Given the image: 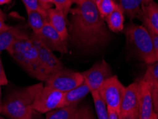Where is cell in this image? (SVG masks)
Wrapping results in <instances>:
<instances>
[{"label":"cell","mask_w":158,"mask_h":119,"mask_svg":"<svg viewBox=\"0 0 158 119\" xmlns=\"http://www.w3.org/2000/svg\"><path fill=\"white\" fill-rule=\"evenodd\" d=\"M71 12V39L76 46L91 49L108 41L109 34L96 0H81Z\"/></svg>","instance_id":"cell-1"},{"label":"cell","mask_w":158,"mask_h":119,"mask_svg":"<svg viewBox=\"0 0 158 119\" xmlns=\"http://www.w3.org/2000/svg\"><path fill=\"white\" fill-rule=\"evenodd\" d=\"M42 83L15 91L2 104V114L9 119H22L34 112V104L42 90Z\"/></svg>","instance_id":"cell-2"},{"label":"cell","mask_w":158,"mask_h":119,"mask_svg":"<svg viewBox=\"0 0 158 119\" xmlns=\"http://www.w3.org/2000/svg\"><path fill=\"white\" fill-rule=\"evenodd\" d=\"M7 51L30 76L44 82L47 80L48 76L41 66L38 52L31 38L16 41Z\"/></svg>","instance_id":"cell-3"},{"label":"cell","mask_w":158,"mask_h":119,"mask_svg":"<svg viewBox=\"0 0 158 119\" xmlns=\"http://www.w3.org/2000/svg\"><path fill=\"white\" fill-rule=\"evenodd\" d=\"M125 34L127 39L143 62L148 65L157 62L152 39L149 32L143 25L131 23L125 28Z\"/></svg>","instance_id":"cell-4"},{"label":"cell","mask_w":158,"mask_h":119,"mask_svg":"<svg viewBox=\"0 0 158 119\" xmlns=\"http://www.w3.org/2000/svg\"><path fill=\"white\" fill-rule=\"evenodd\" d=\"M125 90V87L118 77L112 76L101 85L98 92L107 108L113 109L119 113Z\"/></svg>","instance_id":"cell-5"},{"label":"cell","mask_w":158,"mask_h":119,"mask_svg":"<svg viewBox=\"0 0 158 119\" xmlns=\"http://www.w3.org/2000/svg\"><path fill=\"white\" fill-rule=\"evenodd\" d=\"M84 81L81 73L63 69L51 75L45 81L46 86L66 93L77 87Z\"/></svg>","instance_id":"cell-6"},{"label":"cell","mask_w":158,"mask_h":119,"mask_svg":"<svg viewBox=\"0 0 158 119\" xmlns=\"http://www.w3.org/2000/svg\"><path fill=\"white\" fill-rule=\"evenodd\" d=\"M65 93L44 86L37 96L33 108L39 113H45L64 107Z\"/></svg>","instance_id":"cell-7"},{"label":"cell","mask_w":158,"mask_h":119,"mask_svg":"<svg viewBox=\"0 0 158 119\" xmlns=\"http://www.w3.org/2000/svg\"><path fill=\"white\" fill-rule=\"evenodd\" d=\"M90 91H98L107 79L112 76V71L105 60L97 62L91 68L81 73Z\"/></svg>","instance_id":"cell-8"},{"label":"cell","mask_w":158,"mask_h":119,"mask_svg":"<svg viewBox=\"0 0 158 119\" xmlns=\"http://www.w3.org/2000/svg\"><path fill=\"white\" fill-rule=\"evenodd\" d=\"M30 38L36 48L41 66H42L48 78L56 72L64 69L61 61L56 57L53 51L44 45L34 34H32Z\"/></svg>","instance_id":"cell-9"},{"label":"cell","mask_w":158,"mask_h":119,"mask_svg":"<svg viewBox=\"0 0 158 119\" xmlns=\"http://www.w3.org/2000/svg\"><path fill=\"white\" fill-rule=\"evenodd\" d=\"M33 34L52 51H56L61 53L67 52L66 41L62 39L49 23H46L38 33Z\"/></svg>","instance_id":"cell-10"},{"label":"cell","mask_w":158,"mask_h":119,"mask_svg":"<svg viewBox=\"0 0 158 119\" xmlns=\"http://www.w3.org/2000/svg\"><path fill=\"white\" fill-rule=\"evenodd\" d=\"M140 106V84L134 82L125 87V93L120 105L119 116L139 112Z\"/></svg>","instance_id":"cell-11"},{"label":"cell","mask_w":158,"mask_h":119,"mask_svg":"<svg viewBox=\"0 0 158 119\" xmlns=\"http://www.w3.org/2000/svg\"><path fill=\"white\" fill-rule=\"evenodd\" d=\"M140 84V106L138 119H150L155 112L152 92L148 81L145 78L142 79Z\"/></svg>","instance_id":"cell-12"},{"label":"cell","mask_w":158,"mask_h":119,"mask_svg":"<svg viewBox=\"0 0 158 119\" xmlns=\"http://www.w3.org/2000/svg\"><path fill=\"white\" fill-rule=\"evenodd\" d=\"M48 17V23L60 34L64 40L66 41L69 37V34L67 29L66 18L64 14L57 10L56 9L51 8L47 10Z\"/></svg>","instance_id":"cell-13"},{"label":"cell","mask_w":158,"mask_h":119,"mask_svg":"<svg viewBox=\"0 0 158 119\" xmlns=\"http://www.w3.org/2000/svg\"><path fill=\"white\" fill-rule=\"evenodd\" d=\"M29 38L26 32L19 27H11L9 29L0 32V52L7 51L16 41L22 39Z\"/></svg>","instance_id":"cell-14"},{"label":"cell","mask_w":158,"mask_h":119,"mask_svg":"<svg viewBox=\"0 0 158 119\" xmlns=\"http://www.w3.org/2000/svg\"><path fill=\"white\" fill-rule=\"evenodd\" d=\"M143 78L149 83L152 96L154 111L158 113V61L148 66Z\"/></svg>","instance_id":"cell-15"},{"label":"cell","mask_w":158,"mask_h":119,"mask_svg":"<svg viewBox=\"0 0 158 119\" xmlns=\"http://www.w3.org/2000/svg\"><path fill=\"white\" fill-rule=\"evenodd\" d=\"M90 92L91 93L89 86L83 81V82L77 87L65 93L64 107L78 104V103L86 96Z\"/></svg>","instance_id":"cell-16"},{"label":"cell","mask_w":158,"mask_h":119,"mask_svg":"<svg viewBox=\"0 0 158 119\" xmlns=\"http://www.w3.org/2000/svg\"><path fill=\"white\" fill-rule=\"evenodd\" d=\"M148 0H119V5L123 12L131 20L135 18L140 19L143 11L141 6Z\"/></svg>","instance_id":"cell-17"},{"label":"cell","mask_w":158,"mask_h":119,"mask_svg":"<svg viewBox=\"0 0 158 119\" xmlns=\"http://www.w3.org/2000/svg\"><path fill=\"white\" fill-rule=\"evenodd\" d=\"M28 23L33 31L34 34L38 33L44 27L46 23H48L47 12H41L38 11L27 10Z\"/></svg>","instance_id":"cell-18"},{"label":"cell","mask_w":158,"mask_h":119,"mask_svg":"<svg viewBox=\"0 0 158 119\" xmlns=\"http://www.w3.org/2000/svg\"><path fill=\"white\" fill-rule=\"evenodd\" d=\"M106 19L110 31L113 32L123 31L124 29V12L119 4H117L115 10Z\"/></svg>","instance_id":"cell-19"},{"label":"cell","mask_w":158,"mask_h":119,"mask_svg":"<svg viewBox=\"0 0 158 119\" xmlns=\"http://www.w3.org/2000/svg\"><path fill=\"white\" fill-rule=\"evenodd\" d=\"M141 9L150 24L158 32V4L154 0H148L142 5Z\"/></svg>","instance_id":"cell-20"},{"label":"cell","mask_w":158,"mask_h":119,"mask_svg":"<svg viewBox=\"0 0 158 119\" xmlns=\"http://www.w3.org/2000/svg\"><path fill=\"white\" fill-rule=\"evenodd\" d=\"M78 109L77 104L62 107L46 113V119H71L76 115Z\"/></svg>","instance_id":"cell-21"},{"label":"cell","mask_w":158,"mask_h":119,"mask_svg":"<svg viewBox=\"0 0 158 119\" xmlns=\"http://www.w3.org/2000/svg\"><path fill=\"white\" fill-rule=\"evenodd\" d=\"M93 99H94L95 108L98 119H108V110L105 103L101 99L98 91L91 92Z\"/></svg>","instance_id":"cell-22"},{"label":"cell","mask_w":158,"mask_h":119,"mask_svg":"<svg viewBox=\"0 0 158 119\" xmlns=\"http://www.w3.org/2000/svg\"><path fill=\"white\" fill-rule=\"evenodd\" d=\"M114 0H96V5L103 18L108 17L117 6Z\"/></svg>","instance_id":"cell-23"},{"label":"cell","mask_w":158,"mask_h":119,"mask_svg":"<svg viewBox=\"0 0 158 119\" xmlns=\"http://www.w3.org/2000/svg\"><path fill=\"white\" fill-rule=\"evenodd\" d=\"M140 19L143 22V26L145 27L147 30L149 32V34L151 36V39H152L153 46H154L155 53H156L157 59H158V32L153 29L152 26L150 24V23L148 22L147 19L145 17V16L143 15V14L142 15Z\"/></svg>","instance_id":"cell-24"},{"label":"cell","mask_w":158,"mask_h":119,"mask_svg":"<svg viewBox=\"0 0 158 119\" xmlns=\"http://www.w3.org/2000/svg\"><path fill=\"white\" fill-rule=\"evenodd\" d=\"M53 2L56 9L64 14L66 18L71 10L72 4H73V0H53Z\"/></svg>","instance_id":"cell-25"},{"label":"cell","mask_w":158,"mask_h":119,"mask_svg":"<svg viewBox=\"0 0 158 119\" xmlns=\"http://www.w3.org/2000/svg\"><path fill=\"white\" fill-rule=\"evenodd\" d=\"M22 1L24 3L27 10L38 11L44 13L47 12V11L42 7L39 0H22Z\"/></svg>","instance_id":"cell-26"},{"label":"cell","mask_w":158,"mask_h":119,"mask_svg":"<svg viewBox=\"0 0 158 119\" xmlns=\"http://www.w3.org/2000/svg\"><path fill=\"white\" fill-rule=\"evenodd\" d=\"M71 119H94L90 111L86 108H79L75 116Z\"/></svg>","instance_id":"cell-27"},{"label":"cell","mask_w":158,"mask_h":119,"mask_svg":"<svg viewBox=\"0 0 158 119\" xmlns=\"http://www.w3.org/2000/svg\"><path fill=\"white\" fill-rule=\"evenodd\" d=\"M8 83V80L6 78L5 71L4 70L3 64H2L1 57H0V86H4Z\"/></svg>","instance_id":"cell-28"},{"label":"cell","mask_w":158,"mask_h":119,"mask_svg":"<svg viewBox=\"0 0 158 119\" xmlns=\"http://www.w3.org/2000/svg\"><path fill=\"white\" fill-rule=\"evenodd\" d=\"M139 112H132L125 115L119 116V119H138Z\"/></svg>","instance_id":"cell-29"},{"label":"cell","mask_w":158,"mask_h":119,"mask_svg":"<svg viewBox=\"0 0 158 119\" xmlns=\"http://www.w3.org/2000/svg\"><path fill=\"white\" fill-rule=\"evenodd\" d=\"M39 2H40L42 7L46 11L52 8V6L53 5V0H39Z\"/></svg>","instance_id":"cell-30"},{"label":"cell","mask_w":158,"mask_h":119,"mask_svg":"<svg viewBox=\"0 0 158 119\" xmlns=\"http://www.w3.org/2000/svg\"><path fill=\"white\" fill-rule=\"evenodd\" d=\"M108 114V119H119V113L113 109L107 108Z\"/></svg>","instance_id":"cell-31"},{"label":"cell","mask_w":158,"mask_h":119,"mask_svg":"<svg viewBox=\"0 0 158 119\" xmlns=\"http://www.w3.org/2000/svg\"><path fill=\"white\" fill-rule=\"evenodd\" d=\"M10 27H11L10 26H9L6 24L4 19H0V32L5 31V30H7Z\"/></svg>","instance_id":"cell-32"},{"label":"cell","mask_w":158,"mask_h":119,"mask_svg":"<svg viewBox=\"0 0 158 119\" xmlns=\"http://www.w3.org/2000/svg\"><path fill=\"white\" fill-rule=\"evenodd\" d=\"M2 91H1V86H0V113H2Z\"/></svg>","instance_id":"cell-33"},{"label":"cell","mask_w":158,"mask_h":119,"mask_svg":"<svg viewBox=\"0 0 158 119\" xmlns=\"http://www.w3.org/2000/svg\"><path fill=\"white\" fill-rule=\"evenodd\" d=\"M33 113H34V112H31V113H29L27 116H26L24 118H22V119H32V116H33Z\"/></svg>","instance_id":"cell-34"},{"label":"cell","mask_w":158,"mask_h":119,"mask_svg":"<svg viewBox=\"0 0 158 119\" xmlns=\"http://www.w3.org/2000/svg\"><path fill=\"white\" fill-rule=\"evenodd\" d=\"M9 2H11V0H0V5L8 4Z\"/></svg>","instance_id":"cell-35"},{"label":"cell","mask_w":158,"mask_h":119,"mask_svg":"<svg viewBox=\"0 0 158 119\" xmlns=\"http://www.w3.org/2000/svg\"><path fill=\"white\" fill-rule=\"evenodd\" d=\"M5 18H6L5 15H4V14L3 13V11H2L1 10V9H0V19H2L5 20Z\"/></svg>","instance_id":"cell-36"},{"label":"cell","mask_w":158,"mask_h":119,"mask_svg":"<svg viewBox=\"0 0 158 119\" xmlns=\"http://www.w3.org/2000/svg\"><path fill=\"white\" fill-rule=\"evenodd\" d=\"M150 119H158V113H155L153 114L152 117Z\"/></svg>","instance_id":"cell-37"},{"label":"cell","mask_w":158,"mask_h":119,"mask_svg":"<svg viewBox=\"0 0 158 119\" xmlns=\"http://www.w3.org/2000/svg\"><path fill=\"white\" fill-rule=\"evenodd\" d=\"M80 1H81V0H73V2L74 4H77L79 3V2H80Z\"/></svg>","instance_id":"cell-38"},{"label":"cell","mask_w":158,"mask_h":119,"mask_svg":"<svg viewBox=\"0 0 158 119\" xmlns=\"http://www.w3.org/2000/svg\"><path fill=\"white\" fill-rule=\"evenodd\" d=\"M0 119H5V118H2V117H0Z\"/></svg>","instance_id":"cell-39"}]
</instances>
